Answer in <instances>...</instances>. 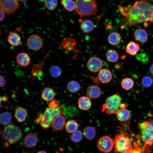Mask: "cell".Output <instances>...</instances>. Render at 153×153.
Instances as JSON below:
<instances>
[{
    "mask_svg": "<svg viewBox=\"0 0 153 153\" xmlns=\"http://www.w3.org/2000/svg\"><path fill=\"white\" fill-rule=\"evenodd\" d=\"M118 7L124 16L125 26L132 27L143 24L146 27L153 22V5L147 0L137 1L129 8L120 5Z\"/></svg>",
    "mask_w": 153,
    "mask_h": 153,
    "instance_id": "obj_1",
    "label": "cell"
},
{
    "mask_svg": "<svg viewBox=\"0 0 153 153\" xmlns=\"http://www.w3.org/2000/svg\"><path fill=\"white\" fill-rule=\"evenodd\" d=\"M75 11L81 18L95 15L97 4L95 0H75Z\"/></svg>",
    "mask_w": 153,
    "mask_h": 153,
    "instance_id": "obj_2",
    "label": "cell"
},
{
    "mask_svg": "<svg viewBox=\"0 0 153 153\" xmlns=\"http://www.w3.org/2000/svg\"><path fill=\"white\" fill-rule=\"evenodd\" d=\"M63 109L60 106L52 108H46L43 114L36 119L37 123H40L42 127L46 129L49 128L51 122L55 117L64 114Z\"/></svg>",
    "mask_w": 153,
    "mask_h": 153,
    "instance_id": "obj_3",
    "label": "cell"
},
{
    "mask_svg": "<svg viewBox=\"0 0 153 153\" xmlns=\"http://www.w3.org/2000/svg\"><path fill=\"white\" fill-rule=\"evenodd\" d=\"M132 140L124 134H117L115 136L114 144L115 151L119 153H129L132 150Z\"/></svg>",
    "mask_w": 153,
    "mask_h": 153,
    "instance_id": "obj_4",
    "label": "cell"
},
{
    "mask_svg": "<svg viewBox=\"0 0 153 153\" xmlns=\"http://www.w3.org/2000/svg\"><path fill=\"white\" fill-rule=\"evenodd\" d=\"M22 134L20 128L12 125L5 126L2 137L3 139L10 144H14L21 138Z\"/></svg>",
    "mask_w": 153,
    "mask_h": 153,
    "instance_id": "obj_5",
    "label": "cell"
},
{
    "mask_svg": "<svg viewBox=\"0 0 153 153\" xmlns=\"http://www.w3.org/2000/svg\"><path fill=\"white\" fill-rule=\"evenodd\" d=\"M121 98L118 93L108 97L102 105L101 111L109 115L116 114L120 108Z\"/></svg>",
    "mask_w": 153,
    "mask_h": 153,
    "instance_id": "obj_6",
    "label": "cell"
},
{
    "mask_svg": "<svg viewBox=\"0 0 153 153\" xmlns=\"http://www.w3.org/2000/svg\"><path fill=\"white\" fill-rule=\"evenodd\" d=\"M138 125L142 139L144 144L147 145H153V129L149 126L147 121L139 122Z\"/></svg>",
    "mask_w": 153,
    "mask_h": 153,
    "instance_id": "obj_7",
    "label": "cell"
},
{
    "mask_svg": "<svg viewBox=\"0 0 153 153\" xmlns=\"http://www.w3.org/2000/svg\"><path fill=\"white\" fill-rule=\"evenodd\" d=\"M19 0H0V8L8 14L15 12L19 8Z\"/></svg>",
    "mask_w": 153,
    "mask_h": 153,
    "instance_id": "obj_8",
    "label": "cell"
},
{
    "mask_svg": "<svg viewBox=\"0 0 153 153\" xmlns=\"http://www.w3.org/2000/svg\"><path fill=\"white\" fill-rule=\"evenodd\" d=\"M114 142L112 139L108 136H104L100 138L97 143V147L101 152H109L112 149Z\"/></svg>",
    "mask_w": 153,
    "mask_h": 153,
    "instance_id": "obj_9",
    "label": "cell"
},
{
    "mask_svg": "<svg viewBox=\"0 0 153 153\" xmlns=\"http://www.w3.org/2000/svg\"><path fill=\"white\" fill-rule=\"evenodd\" d=\"M27 45L30 49L37 51L40 49L43 46V41L40 36L36 34L30 35L27 40Z\"/></svg>",
    "mask_w": 153,
    "mask_h": 153,
    "instance_id": "obj_10",
    "label": "cell"
},
{
    "mask_svg": "<svg viewBox=\"0 0 153 153\" xmlns=\"http://www.w3.org/2000/svg\"><path fill=\"white\" fill-rule=\"evenodd\" d=\"M103 65L101 60L99 58L93 57L88 60L87 63V67L88 70L93 73L99 71Z\"/></svg>",
    "mask_w": 153,
    "mask_h": 153,
    "instance_id": "obj_11",
    "label": "cell"
},
{
    "mask_svg": "<svg viewBox=\"0 0 153 153\" xmlns=\"http://www.w3.org/2000/svg\"><path fill=\"white\" fill-rule=\"evenodd\" d=\"M135 39L142 44L146 42L148 39V34L147 31L143 29L138 28L133 32Z\"/></svg>",
    "mask_w": 153,
    "mask_h": 153,
    "instance_id": "obj_12",
    "label": "cell"
},
{
    "mask_svg": "<svg viewBox=\"0 0 153 153\" xmlns=\"http://www.w3.org/2000/svg\"><path fill=\"white\" fill-rule=\"evenodd\" d=\"M37 141V136L34 133L31 132L25 137L23 141V144L27 148H32L35 146Z\"/></svg>",
    "mask_w": 153,
    "mask_h": 153,
    "instance_id": "obj_13",
    "label": "cell"
},
{
    "mask_svg": "<svg viewBox=\"0 0 153 153\" xmlns=\"http://www.w3.org/2000/svg\"><path fill=\"white\" fill-rule=\"evenodd\" d=\"M65 125V119L61 115L58 116L54 118L51 123L52 128L56 131L62 130L64 128Z\"/></svg>",
    "mask_w": 153,
    "mask_h": 153,
    "instance_id": "obj_14",
    "label": "cell"
},
{
    "mask_svg": "<svg viewBox=\"0 0 153 153\" xmlns=\"http://www.w3.org/2000/svg\"><path fill=\"white\" fill-rule=\"evenodd\" d=\"M86 95L90 99H96L98 98L101 94V90L99 86L95 85H92L87 88Z\"/></svg>",
    "mask_w": 153,
    "mask_h": 153,
    "instance_id": "obj_15",
    "label": "cell"
},
{
    "mask_svg": "<svg viewBox=\"0 0 153 153\" xmlns=\"http://www.w3.org/2000/svg\"><path fill=\"white\" fill-rule=\"evenodd\" d=\"M98 78L99 80L103 83H108L112 78V75L111 71L107 69H101L98 73Z\"/></svg>",
    "mask_w": 153,
    "mask_h": 153,
    "instance_id": "obj_16",
    "label": "cell"
},
{
    "mask_svg": "<svg viewBox=\"0 0 153 153\" xmlns=\"http://www.w3.org/2000/svg\"><path fill=\"white\" fill-rule=\"evenodd\" d=\"M16 61L19 65L26 67L29 64L31 59L30 56L27 53L22 52L17 55L16 57Z\"/></svg>",
    "mask_w": 153,
    "mask_h": 153,
    "instance_id": "obj_17",
    "label": "cell"
},
{
    "mask_svg": "<svg viewBox=\"0 0 153 153\" xmlns=\"http://www.w3.org/2000/svg\"><path fill=\"white\" fill-rule=\"evenodd\" d=\"M8 42L14 46H19L21 43V38L19 34L16 32L10 31L7 37Z\"/></svg>",
    "mask_w": 153,
    "mask_h": 153,
    "instance_id": "obj_18",
    "label": "cell"
},
{
    "mask_svg": "<svg viewBox=\"0 0 153 153\" xmlns=\"http://www.w3.org/2000/svg\"><path fill=\"white\" fill-rule=\"evenodd\" d=\"M116 114L117 120L121 122L127 121L131 118L130 112L126 108L120 109Z\"/></svg>",
    "mask_w": 153,
    "mask_h": 153,
    "instance_id": "obj_19",
    "label": "cell"
},
{
    "mask_svg": "<svg viewBox=\"0 0 153 153\" xmlns=\"http://www.w3.org/2000/svg\"><path fill=\"white\" fill-rule=\"evenodd\" d=\"M140 50V46L139 44L133 41L128 42L126 48V53L132 56L136 55Z\"/></svg>",
    "mask_w": 153,
    "mask_h": 153,
    "instance_id": "obj_20",
    "label": "cell"
},
{
    "mask_svg": "<svg viewBox=\"0 0 153 153\" xmlns=\"http://www.w3.org/2000/svg\"><path fill=\"white\" fill-rule=\"evenodd\" d=\"M92 103L90 99L88 97L82 96L78 100V106L81 110H89L91 107Z\"/></svg>",
    "mask_w": 153,
    "mask_h": 153,
    "instance_id": "obj_21",
    "label": "cell"
},
{
    "mask_svg": "<svg viewBox=\"0 0 153 153\" xmlns=\"http://www.w3.org/2000/svg\"><path fill=\"white\" fill-rule=\"evenodd\" d=\"M27 116V112L24 108L20 107L17 108L15 112L14 116L19 122L24 121Z\"/></svg>",
    "mask_w": 153,
    "mask_h": 153,
    "instance_id": "obj_22",
    "label": "cell"
},
{
    "mask_svg": "<svg viewBox=\"0 0 153 153\" xmlns=\"http://www.w3.org/2000/svg\"><path fill=\"white\" fill-rule=\"evenodd\" d=\"M108 41L111 45L116 46L119 44L122 40V37L119 33L114 32L110 33L108 36Z\"/></svg>",
    "mask_w": 153,
    "mask_h": 153,
    "instance_id": "obj_23",
    "label": "cell"
},
{
    "mask_svg": "<svg viewBox=\"0 0 153 153\" xmlns=\"http://www.w3.org/2000/svg\"><path fill=\"white\" fill-rule=\"evenodd\" d=\"M55 95L54 92L52 89L49 87H46L42 90L41 97L45 101H50L53 100Z\"/></svg>",
    "mask_w": 153,
    "mask_h": 153,
    "instance_id": "obj_24",
    "label": "cell"
},
{
    "mask_svg": "<svg viewBox=\"0 0 153 153\" xmlns=\"http://www.w3.org/2000/svg\"><path fill=\"white\" fill-rule=\"evenodd\" d=\"M94 27L93 22L90 20H86L82 22L80 28L81 30L85 33H89L91 32Z\"/></svg>",
    "mask_w": 153,
    "mask_h": 153,
    "instance_id": "obj_25",
    "label": "cell"
},
{
    "mask_svg": "<svg viewBox=\"0 0 153 153\" xmlns=\"http://www.w3.org/2000/svg\"><path fill=\"white\" fill-rule=\"evenodd\" d=\"M82 131L84 137L88 140L93 139L95 136L96 130L92 126L86 127L83 129Z\"/></svg>",
    "mask_w": 153,
    "mask_h": 153,
    "instance_id": "obj_26",
    "label": "cell"
},
{
    "mask_svg": "<svg viewBox=\"0 0 153 153\" xmlns=\"http://www.w3.org/2000/svg\"><path fill=\"white\" fill-rule=\"evenodd\" d=\"M107 60L110 62H115L118 60L119 55L117 51L114 50L110 49L106 53Z\"/></svg>",
    "mask_w": 153,
    "mask_h": 153,
    "instance_id": "obj_27",
    "label": "cell"
},
{
    "mask_svg": "<svg viewBox=\"0 0 153 153\" xmlns=\"http://www.w3.org/2000/svg\"><path fill=\"white\" fill-rule=\"evenodd\" d=\"M81 88V86L80 84L77 81L73 80L69 82L67 86V90L72 93L77 92Z\"/></svg>",
    "mask_w": 153,
    "mask_h": 153,
    "instance_id": "obj_28",
    "label": "cell"
},
{
    "mask_svg": "<svg viewBox=\"0 0 153 153\" xmlns=\"http://www.w3.org/2000/svg\"><path fill=\"white\" fill-rule=\"evenodd\" d=\"M12 116L11 114L8 112H5L0 114V123L3 125H8L12 120Z\"/></svg>",
    "mask_w": 153,
    "mask_h": 153,
    "instance_id": "obj_29",
    "label": "cell"
},
{
    "mask_svg": "<svg viewBox=\"0 0 153 153\" xmlns=\"http://www.w3.org/2000/svg\"><path fill=\"white\" fill-rule=\"evenodd\" d=\"M121 85L123 88L126 90L131 89L134 85V81L131 78L126 77L122 79Z\"/></svg>",
    "mask_w": 153,
    "mask_h": 153,
    "instance_id": "obj_30",
    "label": "cell"
},
{
    "mask_svg": "<svg viewBox=\"0 0 153 153\" xmlns=\"http://www.w3.org/2000/svg\"><path fill=\"white\" fill-rule=\"evenodd\" d=\"M78 128L77 123L73 120L68 121L65 125L66 131L70 133H73L76 131Z\"/></svg>",
    "mask_w": 153,
    "mask_h": 153,
    "instance_id": "obj_31",
    "label": "cell"
},
{
    "mask_svg": "<svg viewBox=\"0 0 153 153\" xmlns=\"http://www.w3.org/2000/svg\"><path fill=\"white\" fill-rule=\"evenodd\" d=\"M61 4L67 11H72L75 10V2L73 0H61Z\"/></svg>",
    "mask_w": 153,
    "mask_h": 153,
    "instance_id": "obj_32",
    "label": "cell"
},
{
    "mask_svg": "<svg viewBox=\"0 0 153 153\" xmlns=\"http://www.w3.org/2000/svg\"><path fill=\"white\" fill-rule=\"evenodd\" d=\"M62 71L61 68L58 66L54 65L50 69V75L53 77L57 78L61 74Z\"/></svg>",
    "mask_w": 153,
    "mask_h": 153,
    "instance_id": "obj_33",
    "label": "cell"
},
{
    "mask_svg": "<svg viewBox=\"0 0 153 153\" xmlns=\"http://www.w3.org/2000/svg\"><path fill=\"white\" fill-rule=\"evenodd\" d=\"M58 0H45L44 5L46 7L48 10L52 11L57 7Z\"/></svg>",
    "mask_w": 153,
    "mask_h": 153,
    "instance_id": "obj_34",
    "label": "cell"
},
{
    "mask_svg": "<svg viewBox=\"0 0 153 153\" xmlns=\"http://www.w3.org/2000/svg\"><path fill=\"white\" fill-rule=\"evenodd\" d=\"M82 138V134L79 130H76L73 133L71 136V139L72 141L77 143L80 141Z\"/></svg>",
    "mask_w": 153,
    "mask_h": 153,
    "instance_id": "obj_35",
    "label": "cell"
},
{
    "mask_svg": "<svg viewBox=\"0 0 153 153\" xmlns=\"http://www.w3.org/2000/svg\"><path fill=\"white\" fill-rule=\"evenodd\" d=\"M141 82L143 87L148 88L152 84L153 81L151 77L149 76H146L143 78Z\"/></svg>",
    "mask_w": 153,
    "mask_h": 153,
    "instance_id": "obj_36",
    "label": "cell"
},
{
    "mask_svg": "<svg viewBox=\"0 0 153 153\" xmlns=\"http://www.w3.org/2000/svg\"><path fill=\"white\" fill-rule=\"evenodd\" d=\"M136 58H142L140 59L139 60H140L141 61H142L143 62L144 61H145V60L146 61H147V60H148V58H148L147 57V56L145 54H143V53H141V54H138L137 55ZM140 58H139L138 59H139Z\"/></svg>",
    "mask_w": 153,
    "mask_h": 153,
    "instance_id": "obj_37",
    "label": "cell"
},
{
    "mask_svg": "<svg viewBox=\"0 0 153 153\" xmlns=\"http://www.w3.org/2000/svg\"><path fill=\"white\" fill-rule=\"evenodd\" d=\"M60 106L58 103L55 100L53 99L50 102L49 108H52Z\"/></svg>",
    "mask_w": 153,
    "mask_h": 153,
    "instance_id": "obj_38",
    "label": "cell"
},
{
    "mask_svg": "<svg viewBox=\"0 0 153 153\" xmlns=\"http://www.w3.org/2000/svg\"><path fill=\"white\" fill-rule=\"evenodd\" d=\"M0 87H3L5 86L6 84V81L4 76L1 75L0 76Z\"/></svg>",
    "mask_w": 153,
    "mask_h": 153,
    "instance_id": "obj_39",
    "label": "cell"
},
{
    "mask_svg": "<svg viewBox=\"0 0 153 153\" xmlns=\"http://www.w3.org/2000/svg\"><path fill=\"white\" fill-rule=\"evenodd\" d=\"M0 21L1 22L3 21L5 18V12L3 11L2 10L0 9Z\"/></svg>",
    "mask_w": 153,
    "mask_h": 153,
    "instance_id": "obj_40",
    "label": "cell"
},
{
    "mask_svg": "<svg viewBox=\"0 0 153 153\" xmlns=\"http://www.w3.org/2000/svg\"><path fill=\"white\" fill-rule=\"evenodd\" d=\"M114 67L115 69L118 70H120L122 68V64L120 63H117L115 64Z\"/></svg>",
    "mask_w": 153,
    "mask_h": 153,
    "instance_id": "obj_41",
    "label": "cell"
},
{
    "mask_svg": "<svg viewBox=\"0 0 153 153\" xmlns=\"http://www.w3.org/2000/svg\"><path fill=\"white\" fill-rule=\"evenodd\" d=\"M147 122L149 126L153 129V120L147 121Z\"/></svg>",
    "mask_w": 153,
    "mask_h": 153,
    "instance_id": "obj_42",
    "label": "cell"
},
{
    "mask_svg": "<svg viewBox=\"0 0 153 153\" xmlns=\"http://www.w3.org/2000/svg\"><path fill=\"white\" fill-rule=\"evenodd\" d=\"M1 102L2 101L3 102H6L8 100V97L5 96H3L0 97Z\"/></svg>",
    "mask_w": 153,
    "mask_h": 153,
    "instance_id": "obj_43",
    "label": "cell"
},
{
    "mask_svg": "<svg viewBox=\"0 0 153 153\" xmlns=\"http://www.w3.org/2000/svg\"><path fill=\"white\" fill-rule=\"evenodd\" d=\"M149 72L153 75V63L151 65L149 68Z\"/></svg>",
    "mask_w": 153,
    "mask_h": 153,
    "instance_id": "obj_44",
    "label": "cell"
},
{
    "mask_svg": "<svg viewBox=\"0 0 153 153\" xmlns=\"http://www.w3.org/2000/svg\"><path fill=\"white\" fill-rule=\"evenodd\" d=\"M126 105L124 103H121L120 106V109L126 108Z\"/></svg>",
    "mask_w": 153,
    "mask_h": 153,
    "instance_id": "obj_45",
    "label": "cell"
},
{
    "mask_svg": "<svg viewBox=\"0 0 153 153\" xmlns=\"http://www.w3.org/2000/svg\"><path fill=\"white\" fill-rule=\"evenodd\" d=\"M36 153H47V152L43 150H41L39 151H38Z\"/></svg>",
    "mask_w": 153,
    "mask_h": 153,
    "instance_id": "obj_46",
    "label": "cell"
},
{
    "mask_svg": "<svg viewBox=\"0 0 153 153\" xmlns=\"http://www.w3.org/2000/svg\"><path fill=\"white\" fill-rule=\"evenodd\" d=\"M19 0V1L22 2H24L28 0Z\"/></svg>",
    "mask_w": 153,
    "mask_h": 153,
    "instance_id": "obj_47",
    "label": "cell"
}]
</instances>
